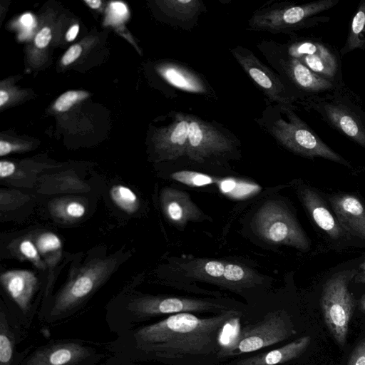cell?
I'll list each match as a JSON object with an SVG mask.
<instances>
[{
    "label": "cell",
    "instance_id": "18",
    "mask_svg": "<svg viewBox=\"0 0 365 365\" xmlns=\"http://www.w3.org/2000/svg\"><path fill=\"white\" fill-rule=\"evenodd\" d=\"M300 197L316 225L330 237L339 240L348 235L340 226L323 199L314 189L309 187H303L300 190Z\"/></svg>",
    "mask_w": 365,
    "mask_h": 365
},
{
    "label": "cell",
    "instance_id": "10",
    "mask_svg": "<svg viewBox=\"0 0 365 365\" xmlns=\"http://www.w3.org/2000/svg\"><path fill=\"white\" fill-rule=\"evenodd\" d=\"M226 306L215 302L178 297L144 296L134 299L127 311L135 321L147 320L162 314L182 312H218L229 310Z\"/></svg>",
    "mask_w": 365,
    "mask_h": 365
},
{
    "label": "cell",
    "instance_id": "33",
    "mask_svg": "<svg viewBox=\"0 0 365 365\" xmlns=\"http://www.w3.org/2000/svg\"><path fill=\"white\" fill-rule=\"evenodd\" d=\"M81 51L82 48L80 45L71 46L63 56L61 60L63 65L67 66L76 61L81 55Z\"/></svg>",
    "mask_w": 365,
    "mask_h": 365
},
{
    "label": "cell",
    "instance_id": "5",
    "mask_svg": "<svg viewBox=\"0 0 365 365\" xmlns=\"http://www.w3.org/2000/svg\"><path fill=\"white\" fill-rule=\"evenodd\" d=\"M286 118L277 119L271 127L274 137L286 148L306 158H322L345 166L349 162L329 147L319 136L291 109Z\"/></svg>",
    "mask_w": 365,
    "mask_h": 365
},
{
    "label": "cell",
    "instance_id": "7",
    "mask_svg": "<svg viewBox=\"0 0 365 365\" xmlns=\"http://www.w3.org/2000/svg\"><path fill=\"white\" fill-rule=\"evenodd\" d=\"M296 334L289 315L282 311L269 313L257 324L245 327L221 354L234 356L250 353L280 343Z\"/></svg>",
    "mask_w": 365,
    "mask_h": 365
},
{
    "label": "cell",
    "instance_id": "24",
    "mask_svg": "<svg viewBox=\"0 0 365 365\" xmlns=\"http://www.w3.org/2000/svg\"><path fill=\"white\" fill-rule=\"evenodd\" d=\"M48 207L54 217L65 221L81 219L86 213L84 205L74 199H55Z\"/></svg>",
    "mask_w": 365,
    "mask_h": 365
},
{
    "label": "cell",
    "instance_id": "40",
    "mask_svg": "<svg viewBox=\"0 0 365 365\" xmlns=\"http://www.w3.org/2000/svg\"><path fill=\"white\" fill-rule=\"evenodd\" d=\"M20 21L26 27L31 26L34 23L33 16L29 13H26L21 16Z\"/></svg>",
    "mask_w": 365,
    "mask_h": 365
},
{
    "label": "cell",
    "instance_id": "37",
    "mask_svg": "<svg viewBox=\"0 0 365 365\" xmlns=\"http://www.w3.org/2000/svg\"><path fill=\"white\" fill-rule=\"evenodd\" d=\"M14 150V146L7 141H0V155L4 156L8 155Z\"/></svg>",
    "mask_w": 365,
    "mask_h": 365
},
{
    "label": "cell",
    "instance_id": "11",
    "mask_svg": "<svg viewBox=\"0 0 365 365\" xmlns=\"http://www.w3.org/2000/svg\"><path fill=\"white\" fill-rule=\"evenodd\" d=\"M103 354L74 340L50 342L35 349L22 365H96Z\"/></svg>",
    "mask_w": 365,
    "mask_h": 365
},
{
    "label": "cell",
    "instance_id": "28",
    "mask_svg": "<svg viewBox=\"0 0 365 365\" xmlns=\"http://www.w3.org/2000/svg\"><path fill=\"white\" fill-rule=\"evenodd\" d=\"M171 177L177 181L192 187H200L213 182L212 178L207 175L193 171H179L174 173Z\"/></svg>",
    "mask_w": 365,
    "mask_h": 365
},
{
    "label": "cell",
    "instance_id": "22",
    "mask_svg": "<svg viewBox=\"0 0 365 365\" xmlns=\"http://www.w3.org/2000/svg\"><path fill=\"white\" fill-rule=\"evenodd\" d=\"M158 71L170 84L181 90L200 93L207 91L205 83L197 75L178 64L162 65Z\"/></svg>",
    "mask_w": 365,
    "mask_h": 365
},
{
    "label": "cell",
    "instance_id": "4",
    "mask_svg": "<svg viewBox=\"0 0 365 365\" xmlns=\"http://www.w3.org/2000/svg\"><path fill=\"white\" fill-rule=\"evenodd\" d=\"M357 273L356 269L340 271L329 278L323 286L321 306L324 322L341 346L346 343L355 307L349 284Z\"/></svg>",
    "mask_w": 365,
    "mask_h": 365
},
{
    "label": "cell",
    "instance_id": "41",
    "mask_svg": "<svg viewBox=\"0 0 365 365\" xmlns=\"http://www.w3.org/2000/svg\"><path fill=\"white\" fill-rule=\"evenodd\" d=\"M84 2L93 9H98L102 4L100 0H84Z\"/></svg>",
    "mask_w": 365,
    "mask_h": 365
},
{
    "label": "cell",
    "instance_id": "6",
    "mask_svg": "<svg viewBox=\"0 0 365 365\" xmlns=\"http://www.w3.org/2000/svg\"><path fill=\"white\" fill-rule=\"evenodd\" d=\"M339 1V0H317L270 10L253 16L250 24L255 29L274 31L313 27L328 22L330 19L329 16L319 14L333 8Z\"/></svg>",
    "mask_w": 365,
    "mask_h": 365
},
{
    "label": "cell",
    "instance_id": "39",
    "mask_svg": "<svg viewBox=\"0 0 365 365\" xmlns=\"http://www.w3.org/2000/svg\"><path fill=\"white\" fill-rule=\"evenodd\" d=\"M354 281L356 283H365V261L360 265V271H358Z\"/></svg>",
    "mask_w": 365,
    "mask_h": 365
},
{
    "label": "cell",
    "instance_id": "1",
    "mask_svg": "<svg viewBox=\"0 0 365 365\" xmlns=\"http://www.w3.org/2000/svg\"><path fill=\"white\" fill-rule=\"evenodd\" d=\"M239 314L232 309L206 318L190 312L171 314L136 329L134 344L141 354L159 361L209 355L216 351L225 325Z\"/></svg>",
    "mask_w": 365,
    "mask_h": 365
},
{
    "label": "cell",
    "instance_id": "9",
    "mask_svg": "<svg viewBox=\"0 0 365 365\" xmlns=\"http://www.w3.org/2000/svg\"><path fill=\"white\" fill-rule=\"evenodd\" d=\"M287 54L317 75L339 84L344 83L340 51L319 38H295L288 46Z\"/></svg>",
    "mask_w": 365,
    "mask_h": 365
},
{
    "label": "cell",
    "instance_id": "31",
    "mask_svg": "<svg viewBox=\"0 0 365 365\" xmlns=\"http://www.w3.org/2000/svg\"><path fill=\"white\" fill-rule=\"evenodd\" d=\"M21 254L31 261L39 269H43L44 265L40 257V253L32 241L29 239L22 240L19 246Z\"/></svg>",
    "mask_w": 365,
    "mask_h": 365
},
{
    "label": "cell",
    "instance_id": "34",
    "mask_svg": "<svg viewBox=\"0 0 365 365\" xmlns=\"http://www.w3.org/2000/svg\"><path fill=\"white\" fill-rule=\"evenodd\" d=\"M51 39V31L48 27H43L35 37V44L39 48H46Z\"/></svg>",
    "mask_w": 365,
    "mask_h": 365
},
{
    "label": "cell",
    "instance_id": "42",
    "mask_svg": "<svg viewBox=\"0 0 365 365\" xmlns=\"http://www.w3.org/2000/svg\"><path fill=\"white\" fill-rule=\"evenodd\" d=\"M9 100V94L4 90L0 91V106H3Z\"/></svg>",
    "mask_w": 365,
    "mask_h": 365
},
{
    "label": "cell",
    "instance_id": "25",
    "mask_svg": "<svg viewBox=\"0 0 365 365\" xmlns=\"http://www.w3.org/2000/svg\"><path fill=\"white\" fill-rule=\"evenodd\" d=\"M15 333L9 324L6 314L1 309L0 312V365H11Z\"/></svg>",
    "mask_w": 365,
    "mask_h": 365
},
{
    "label": "cell",
    "instance_id": "23",
    "mask_svg": "<svg viewBox=\"0 0 365 365\" xmlns=\"http://www.w3.org/2000/svg\"><path fill=\"white\" fill-rule=\"evenodd\" d=\"M356 49L365 51V0H361L354 14L346 42L339 51L344 56Z\"/></svg>",
    "mask_w": 365,
    "mask_h": 365
},
{
    "label": "cell",
    "instance_id": "16",
    "mask_svg": "<svg viewBox=\"0 0 365 365\" xmlns=\"http://www.w3.org/2000/svg\"><path fill=\"white\" fill-rule=\"evenodd\" d=\"M190 272L197 277L227 284L246 283L254 277V273L245 267L215 260L195 262Z\"/></svg>",
    "mask_w": 365,
    "mask_h": 365
},
{
    "label": "cell",
    "instance_id": "12",
    "mask_svg": "<svg viewBox=\"0 0 365 365\" xmlns=\"http://www.w3.org/2000/svg\"><path fill=\"white\" fill-rule=\"evenodd\" d=\"M231 52L245 72L269 99L287 106H290L296 99L297 96L287 90L281 79L250 50L238 47L232 49Z\"/></svg>",
    "mask_w": 365,
    "mask_h": 365
},
{
    "label": "cell",
    "instance_id": "13",
    "mask_svg": "<svg viewBox=\"0 0 365 365\" xmlns=\"http://www.w3.org/2000/svg\"><path fill=\"white\" fill-rule=\"evenodd\" d=\"M231 148L230 140L208 123L190 115L187 156L202 163Z\"/></svg>",
    "mask_w": 365,
    "mask_h": 365
},
{
    "label": "cell",
    "instance_id": "32",
    "mask_svg": "<svg viewBox=\"0 0 365 365\" xmlns=\"http://www.w3.org/2000/svg\"><path fill=\"white\" fill-rule=\"evenodd\" d=\"M346 365H365V339L354 347Z\"/></svg>",
    "mask_w": 365,
    "mask_h": 365
},
{
    "label": "cell",
    "instance_id": "29",
    "mask_svg": "<svg viewBox=\"0 0 365 365\" xmlns=\"http://www.w3.org/2000/svg\"><path fill=\"white\" fill-rule=\"evenodd\" d=\"M36 246L41 255H46L59 250L62 247V242L58 235L46 232L37 237Z\"/></svg>",
    "mask_w": 365,
    "mask_h": 365
},
{
    "label": "cell",
    "instance_id": "35",
    "mask_svg": "<svg viewBox=\"0 0 365 365\" xmlns=\"http://www.w3.org/2000/svg\"><path fill=\"white\" fill-rule=\"evenodd\" d=\"M16 170L15 165L10 161L1 160L0 162V177L6 178L11 176Z\"/></svg>",
    "mask_w": 365,
    "mask_h": 365
},
{
    "label": "cell",
    "instance_id": "15",
    "mask_svg": "<svg viewBox=\"0 0 365 365\" xmlns=\"http://www.w3.org/2000/svg\"><path fill=\"white\" fill-rule=\"evenodd\" d=\"M329 201L346 233L365 240V205L363 202L350 194L331 195Z\"/></svg>",
    "mask_w": 365,
    "mask_h": 365
},
{
    "label": "cell",
    "instance_id": "2",
    "mask_svg": "<svg viewBox=\"0 0 365 365\" xmlns=\"http://www.w3.org/2000/svg\"><path fill=\"white\" fill-rule=\"evenodd\" d=\"M359 97L346 84L305 98V108L314 111L330 127L365 148V111Z\"/></svg>",
    "mask_w": 365,
    "mask_h": 365
},
{
    "label": "cell",
    "instance_id": "43",
    "mask_svg": "<svg viewBox=\"0 0 365 365\" xmlns=\"http://www.w3.org/2000/svg\"><path fill=\"white\" fill-rule=\"evenodd\" d=\"M360 309L365 312V294L362 295L359 301Z\"/></svg>",
    "mask_w": 365,
    "mask_h": 365
},
{
    "label": "cell",
    "instance_id": "38",
    "mask_svg": "<svg viewBox=\"0 0 365 365\" xmlns=\"http://www.w3.org/2000/svg\"><path fill=\"white\" fill-rule=\"evenodd\" d=\"M79 26L78 24H74L71 26L68 30L66 38L68 41H71L74 40L78 33Z\"/></svg>",
    "mask_w": 365,
    "mask_h": 365
},
{
    "label": "cell",
    "instance_id": "8",
    "mask_svg": "<svg viewBox=\"0 0 365 365\" xmlns=\"http://www.w3.org/2000/svg\"><path fill=\"white\" fill-rule=\"evenodd\" d=\"M257 234L264 240L293 247L301 251L310 248V242L289 210L275 201L264 203L255 217Z\"/></svg>",
    "mask_w": 365,
    "mask_h": 365
},
{
    "label": "cell",
    "instance_id": "30",
    "mask_svg": "<svg viewBox=\"0 0 365 365\" xmlns=\"http://www.w3.org/2000/svg\"><path fill=\"white\" fill-rule=\"evenodd\" d=\"M88 96L84 91H69L61 96L56 101L54 108L58 112L68 110L78 101L83 100Z\"/></svg>",
    "mask_w": 365,
    "mask_h": 365
},
{
    "label": "cell",
    "instance_id": "20",
    "mask_svg": "<svg viewBox=\"0 0 365 365\" xmlns=\"http://www.w3.org/2000/svg\"><path fill=\"white\" fill-rule=\"evenodd\" d=\"M161 205L166 217L177 225L199 217L200 212L189 195L180 190L167 187L162 190Z\"/></svg>",
    "mask_w": 365,
    "mask_h": 365
},
{
    "label": "cell",
    "instance_id": "27",
    "mask_svg": "<svg viewBox=\"0 0 365 365\" xmlns=\"http://www.w3.org/2000/svg\"><path fill=\"white\" fill-rule=\"evenodd\" d=\"M110 196L113 202L128 214L135 212L139 207V200L136 194L129 187L113 185L110 190Z\"/></svg>",
    "mask_w": 365,
    "mask_h": 365
},
{
    "label": "cell",
    "instance_id": "21",
    "mask_svg": "<svg viewBox=\"0 0 365 365\" xmlns=\"http://www.w3.org/2000/svg\"><path fill=\"white\" fill-rule=\"evenodd\" d=\"M311 342L309 336L300 337L282 347L252 356L237 362V365H277L299 357Z\"/></svg>",
    "mask_w": 365,
    "mask_h": 365
},
{
    "label": "cell",
    "instance_id": "36",
    "mask_svg": "<svg viewBox=\"0 0 365 365\" xmlns=\"http://www.w3.org/2000/svg\"><path fill=\"white\" fill-rule=\"evenodd\" d=\"M110 10L112 14L120 16V18H123L124 16L127 14V8L126 6L119 1L112 2L110 4Z\"/></svg>",
    "mask_w": 365,
    "mask_h": 365
},
{
    "label": "cell",
    "instance_id": "17",
    "mask_svg": "<svg viewBox=\"0 0 365 365\" xmlns=\"http://www.w3.org/2000/svg\"><path fill=\"white\" fill-rule=\"evenodd\" d=\"M0 282L18 307L26 314L37 288L35 274L29 270H10L1 274Z\"/></svg>",
    "mask_w": 365,
    "mask_h": 365
},
{
    "label": "cell",
    "instance_id": "14",
    "mask_svg": "<svg viewBox=\"0 0 365 365\" xmlns=\"http://www.w3.org/2000/svg\"><path fill=\"white\" fill-rule=\"evenodd\" d=\"M283 69L297 93L305 98L332 91L343 84L328 81L309 69L298 59L287 56Z\"/></svg>",
    "mask_w": 365,
    "mask_h": 365
},
{
    "label": "cell",
    "instance_id": "3",
    "mask_svg": "<svg viewBox=\"0 0 365 365\" xmlns=\"http://www.w3.org/2000/svg\"><path fill=\"white\" fill-rule=\"evenodd\" d=\"M115 258L96 259L86 265L56 294L47 317L61 319L86 301L108 277L116 266Z\"/></svg>",
    "mask_w": 365,
    "mask_h": 365
},
{
    "label": "cell",
    "instance_id": "19",
    "mask_svg": "<svg viewBox=\"0 0 365 365\" xmlns=\"http://www.w3.org/2000/svg\"><path fill=\"white\" fill-rule=\"evenodd\" d=\"M190 115L178 113L175 120L159 137L158 148L165 157L175 159L187 155Z\"/></svg>",
    "mask_w": 365,
    "mask_h": 365
},
{
    "label": "cell",
    "instance_id": "26",
    "mask_svg": "<svg viewBox=\"0 0 365 365\" xmlns=\"http://www.w3.org/2000/svg\"><path fill=\"white\" fill-rule=\"evenodd\" d=\"M162 8L168 14L181 21L191 19L201 7L198 0H168L161 1Z\"/></svg>",
    "mask_w": 365,
    "mask_h": 365
}]
</instances>
